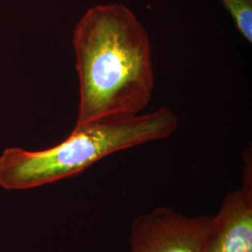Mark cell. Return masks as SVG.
Segmentation results:
<instances>
[{
	"label": "cell",
	"mask_w": 252,
	"mask_h": 252,
	"mask_svg": "<svg viewBox=\"0 0 252 252\" xmlns=\"http://www.w3.org/2000/svg\"><path fill=\"white\" fill-rule=\"evenodd\" d=\"M178 117L162 107L144 115L110 118L74 127L69 136L44 151L6 149L0 155V186L33 189L84 171L112 153L167 138Z\"/></svg>",
	"instance_id": "2"
},
{
	"label": "cell",
	"mask_w": 252,
	"mask_h": 252,
	"mask_svg": "<svg viewBox=\"0 0 252 252\" xmlns=\"http://www.w3.org/2000/svg\"><path fill=\"white\" fill-rule=\"evenodd\" d=\"M239 33L252 42V0H220Z\"/></svg>",
	"instance_id": "5"
},
{
	"label": "cell",
	"mask_w": 252,
	"mask_h": 252,
	"mask_svg": "<svg viewBox=\"0 0 252 252\" xmlns=\"http://www.w3.org/2000/svg\"><path fill=\"white\" fill-rule=\"evenodd\" d=\"M213 219L155 207L132 220L129 252H205Z\"/></svg>",
	"instance_id": "3"
},
{
	"label": "cell",
	"mask_w": 252,
	"mask_h": 252,
	"mask_svg": "<svg viewBox=\"0 0 252 252\" xmlns=\"http://www.w3.org/2000/svg\"><path fill=\"white\" fill-rule=\"evenodd\" d=\"M80 104L75 127L137 115L154 88L152 44L142 24L125 5L88 9L73 32Z\"/></svg>",
	"instance_id": "1"
},
{
	"label": "cell",
	"mask_w": 252,
	"mask_h": 252,
	"mask_svg": "<svg viewBox=\"0 0 252 252\" xmlns=\"http://www.w3.org/2000/svg\"><path fill=\"white\" fill-rule=\"evenodd\" d=\"M238 188L227 192L208 236L205 252H252V154L243 153Z\"/></svg>",
	"instance_id": "4"
}]
</instances>
